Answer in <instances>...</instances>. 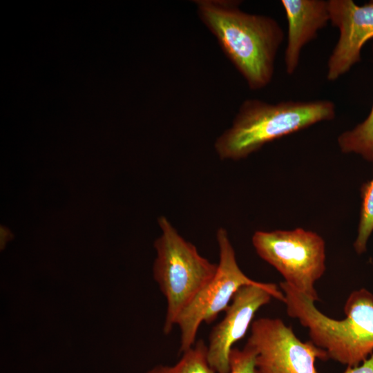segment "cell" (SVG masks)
I'll use <instances>...</instances> for the list:
<instances>
[{"label":"cell","instance_id":"6da1fadb","mask_svg":"<svg viewBox=\"0 0 373 373\" xmlns=\"http://www.w3.org/2000/svg\"><path fill=\"white\" fill-rule=\"evenodd\" d=\"M198 16L252 90L272 79L284 39L279 23L266 15L245 12L235 0H195Z\"/></svg>","mask_w":373,"mask_h":373},{"label":"cell","instance_id":"7a4b0ae2","mask_svg":"<svg viewBox=\"0 0 373 373\" xmlns=\"http://www.w3.org/2000/svg\"><path fill=\"white\" fill-rule=\"evenodd\" d=\"M287 314L308 329L311 341L328 358L357 366L373 353V294L352 291L344 307L346 317L336 320L319 311L314 301L285 283L280 284Z\"/></svg>","mask_w":373,"mask_h":373},{"label":"cell","instance_id":"3957f363","mask_svg":"<svg viewBox=\"0 0 373 373\" xmlns=\"http://www.w3.org/2000/svg\"><path fill=\"white\" fill-rule=\"evenodd\" d=\"M335 113V105L329 100L284 101L272 104L247 99L231 126L216 140L215 149L220 159H243L267 143L331 120Z\"/></svg>","mask_w":373,"mask_h":373},{"label":"cell","instance_id":"277c9868","mask_svg":"<svg viewBox=\"0 0 373 373\" xmlns=\"http://www.w3.org/2000/svg\"><path fill=\"white\" fill-rule=\"evenodd\" d=\"M161 236L155 241L154 277L166 300L163 331L169 334L183 309L215 276L218 264L202 256L164 216L159 218Z\"/></svg>","mask_w":373,"mask_h":373},{"label":"cell","instance_id":"5b68a950","mask_svg":"<svg viewBox=\"0 0 373 373\" xmlns=\"http://www.w3.org/2000/svg\"><path fill=\"white\" fill-rule=\"evenodd\" d=\"M252 244L287 284L313 301L319 300L315 284L326 269L325 243L321 236L301 228L257 231Z\"/></svg>","mask_w":373,"mask_h":373},{"label":"cell","instance_id":"8992f818","mask_svg":"<svg viewBox=\"0 0 373 373\" xmlns=\"http://www.w3.org/2000/svg\"><path fill=\"white\" fill-rule=\"evenodd\" d=\"M216 239L219 249L216 273L180 314L175 322L180 329L182 353L195 343L200 325L212 323L220 312H224L242 286L260 283L249 278L240 268L225 229H218Z\"/></svg>","mask_w":373,"mask_h":373},{"label":"cell","instance_id":"52a82bcc","mask_svg":"<svg viewBox=\"0 0 373 373\" xmlns=\"http://www.w3.org/2000/svg\"><path fill=\"white\" fill-rule=\"evenodd\" d=\"M248 345L256 352L257 373H317V359L326 352L312 341L303 342L280 318H259L251 325Z\"/></svg>","mask_w":373,"mask_h":373},{"label":"cell","instance_id":"ba28073f","mask_svg":"<svg viewBox=\"0 0 373 373\" xmlns=\"http://www.w3.org/2000/svg\"><path fill=\"white\" fill-rule=\"evenodd\" d=\"M272 298L285 301L283 292L273 283L247 285L236 292L223 318L212 328L207 345L208 362L216 373H229L233 345L245 336L258 310Z\"/></svg>","mask_w":373,"mask_h":373},{"label":"cell","instance_id":"9c48e42d","mask_svg":"<svg viewBox=\"0 0 373 373\" xmlns=\"http://www.w3.org/2000/svg\"><path fill=\"white\" fill-rule=\"evenodd\" d=\"M329 21L339 38L327 62V78L334 81L361 61L365 44L373 38V0L363 6L352 0H329Z\"/></svg>","mask_w":373,"mask_h":373},{"label":"cell","instance_id":"30bf717a","mask_svg":"<svg viewBox=\"0 0 373 373\" xmlns=\"http://www.w3.org/2000/svg\"><path fill=\"white\" fill-rule=\"evenodd\" d=\"M288 24L285 51L286 72L296 70L303 48L329 21V1L324 0H282Z\"/></svg>","mask_w":373,"mask_h":373},{"label":"cell","instance_id":"8fae6325","mask_svg":"<svg viewBox=\"0 0 373 373\" xmlns=\"http://www.w3.org/2000/svg\"><path fill=\"white\" fill-rule=\"evenodd\" d=\"M373 52V46H372ZM338 144L344 153H356L366 160H373V105L367 117L338 137Z\"/></svg>","mask_w":373,"mask_h":373},{"label":"cell","instance_id":"7c38bea8","mask_svg":"<svg viewBox=\"0 0 373 373\" xmlns=\"http://www.w3.org/2000/svg\"><path fill=\"white\" fill-rule=\"evenodd\" d=\"M147 373H216L207 360V347L200 339L193 346L182 352L181 358L173 365H157Z\"/></svg>","mask_w":373,"mask_h":373},{"label":"cell","instance_id":"4fadbf2b","mask_svg":"<svg viewBox=\"0 0 373 373\" xmlns=\"http://www.w3.org/2000/svg\"><path fill=\"white\" fill-rule=\"evenodd\" d=\"M361 198L357 236L354 242V250L358 254L365 252L368 239L373 231V178L362 186Z\"/></svg>","mask_w":373,"mask_h":373},{"label":"cell","instance_id":"5bb4252c","mask_svg":"<svg viewBox=\"0 0 373 373\" xmlns=\"http://www.w3.org/2000/svg\"><path fill=\"white\" fill-rule=\"evenodd\" d=\"M229 373H257L254 349L245 345L243 349L233 347L229 354Z\"/></svg>","mask_w":373,"mask_h":373},{"label":"cell","instance_id":"9a60e30c","mask_svg":"<svg viewBox=\"0 0 373 373\" xmlns=\"http://www.w3.org/2000/svg\"><path fill=\"white\" fill-rule=\"evenodd\" d=\"M343 373H373V353L357 366H347Z\"/></svg>","mask_w":373,"mask_h":373},{"label":"cell","instance_id":"2e32d148","mask_svg":"<svg viewBox=\"0 0 373 373\" xmlns=\"http://www.w3.org/2000/svg\"><path fill=\"white\" fill-rule=\"evenodd\" d=\"M372 261H373V258H372Z\"/></svg>","mask_w":373,"mask_h":373}]
</instances>
